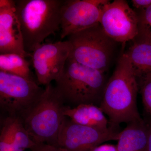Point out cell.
I'll list each match as a JSON object with an SVG mask.
<instances>
[{"instance_id": "obj_7", "label": "cell", "mask_w": 151, "mask_h": 151, "mask_svg": "<svg viewBox=\"0 0 151 151\" xmlns=\"http://www.w3.org/2000/svg\"><path fill=\"white\" fill-rule=\"evenodd\" d=\"M120 132L113 127L106 129L83 126L65 117L58 134V147L67 151H90L109 141H118Z\"/></svg>"}, {"instance_id": "obj_3", "label": "cell", "mask_w": 151, "mask_h": 151, "mask_svg": "<svg viewBox=\"0 0 151 151\" xmlns=\"http://www.w3.org/2000/svg\"><path fill=\"white\" fill-rule=\"evenodd\" d=\"M63 0H17L16 13L25 50L30 54L47 37L60 29Z\"/></svg>"}, {"instance_id": "obj_10", "label": "cell", "mask_w": 151, "mask_h": 151, "mask_svg": "<svg viewBox=\"0 0 151 151\" xmlns=\"http://www.w3.org/2000/svg\"><path fill=\"white\" fill-rule=\"evenodd\" d=\"M138 16L125 0H115L105 5L100 24L105 33L116 42L133 40L138 35Z\"/></svg>"}, {"instance_id": "obj_2", "label": "cell", "mask_w": 151, "mask_h": 151, "mask_svg": "<svg viewBox=\"0 0 151 151\" xmlns=\"http://www.w3.org/2000/svg\"><path fill=\"white\" fill-rule=\"evenodd\" d=\"M65 106L55 86L50 84L45 86L40 98L18 118L35 144L58 147Z\"/></svg>"}, {"instance_id": "obj_16", "label": "cell", "mask_w": 151, "mask_h": 151, "mask_svg": "<svg viewBox=\"0 0 151 151\" xmlns=\"http://www.w3.org/2000/svg\"><path fill=\"white\" fill-rule=\"evenodd\" d=\"M136 12L138 16V35L133 40L151 43V5Z\"/></svg>"}, {"instance_id": "obj_13", "label": "cell", "mask_w": 151, "mask_h": 151, "mask_svg": "<svg viewBox=\"0 0 151 151\" xmlns=\"http://www.w3.org/2000/svg\"><path fill=\"white\" fill-rule=\"evenodd\" d=\"M63 114L76 124L93 128L106 129L110 124L100 106L81 104L76 107L65 105Z\"/></svg>"}, {"instance_id": "obj_6", "label": "cell", "mask_w": 151, "mask_h": 151, "mask_svg": "<svg viewBox=\"0 0 151 151\" xmlns=\"http://www.w3.org/2000/svg\"><path fill=\"white\" fill-rule=\"evenodd\" d=\"M35 80L0 71V108L7 116L18 117L44 92Z\"/></svg>"}, {"instance_id": "obj_18", "label": "cell", "mask_w": 151, "mask_h": 151, "mask_svg": "<svg viewBox=\"0 0 151 151\" xmlns=\"http://www.w3.org/2000/svg\"><path fill=\"white\" fill-rule=\"evenodd\" d=\"M31 151H67L65 149L45 144H36Z\"/></svg>"}, {"instance_id": "obj_5", "label": "cell", "mask_w": 151, "mask_h": 151, "mask_svg": "<svg viewBox=\"0 0 151 151\" xmlns=\"http://www.w3.org/2000/svg\"><path fill=\"white\" fill-rule=\"evenodd\" d=\"M69 57L76 62L105 73L111 65L116 42L108 36L100 23L68 36Z\"/></svg>"}, {"instance_id": "obj_21", "label": "cell", "mask_w": 151, "mask_h": 151, "mask_svg": "<svg viewBox=\"0 0 151 151\" xmlns=\"http://www.w3.org/2000/svg\"><path fill=\"white\" fill-rule=\"evenodd\" d=\"M148 125V151H151V122Z\"/></svg>"}, {"instance_id": "obj_14", "label": "cell", "mask_w": 151, "mask_h": 151, "mask_svg": "<svg viewBox=\"0 0 151 151\" xmlns=\"http://www.w3.org/2000/svg\"><path fill=\"white\" fill-rule=\"evenodd\" d=\"M125 52L138 80L151 73V43L134 41Z\"/></svg>"}, {"instance_id": "obj_19", "label": "cell", "mask_w": 151, "mask_h": 151, "mask_svg": "<svg viewBox=\"0 0 151 151\" xmlns=\"http://www.w3.org/2000/svg\"><path fill=\"white\" fill-rule=\"evenodd\" d=\"M131 2L136 11L145 9L151 5V0H132Z\"/></svg>"}, {"instance_id": "obj_17", "label": "cell", "mask_w": 151, "mask_h": 151, "mask_svg": "<svg viewBox=\"0 0 151 151\" xmlns=\"http://www.w3.org/2000/svg\"><path fill=\"white\" fill-rule=\"evenodd\" d=\"M142 102L151 122V73L138 80Z\"/></svg>"}, {"instance_id": "obj_1", "label": "cell", "mask_w": 151, "mask_h": 151, "mask_svg": "<svg viewBox=\"0 0 151 151\" xmlns=\"http://www.w3.org/2000/svg\"><path fill=\"white\" fill-rule=\"evenodd\" d=\"M139 90L137 78L124 52L107 81L100 105L111 127L142 120L137 105Z\"/></svg>"}, {"instance_id": "obj_20", "label": "cell", "mask_w": 151, "mask_h": 151, "mask_svg": "<svg viewBox=\"0 0 151 151\" xmlns=\"http://www.w3.org/2000/svg\"><path fill=\"white\" fill-rule=\"evenodd\" d=\"M90 151H117L116 145L102 144L96 146Z\"/></svg>"}, {"instance_id": "obj_15", "label": "cell", "mask_w": 151, "mask_h": 151, "mask_svg": "<svg viewBox=\"0 0 151 151\" xmlns=\"http://www.w3.org/2000/svg\"><path fill=\"white\" fill-rule=\"evenodd\" d=\"M26 58L14 53L0 54V71L35 80Z\"/></svg>"}, {"instance_id": "obj_12", "label": "cell", "mask_w": 151, "mask_h": 151, "mask_svg": "<svg viewBox=\"0 0 151 151\" xmlns=\"http://www.w3.org/2000/svg\"><path fill=\"white\" fill-rule=\"evenodd\" d=\"M148 125L142 119L131 122L120 132L117 151H148Z\"/></svg>"}, {"instance_id": "obj_9", "label": "cell", "mask_w": 151, "mask_h": 151, "mask_svg": "<svg viewBox=\"0 0 151 151\" xmlns=\"http://www.w3.org/2000/svg\"><path fill=\"white\" fill-rule=\"evenodd\" d=\"M70 50V44L66 40L41 44L30 53L38 84L46 86L59 78Z\"/></svg>"}, {"instance_id": "obj_4", "label": "cell", "mask_w": 151, "mask_h": 151, "mask_svg": "<svg viewBox=\"0 0 151 151\" xmlns=\"http://www.w3.org/2000/svg\"><path fill=\"white\" fill-rule=\"evenodd\" d=\"M108 80L105 73L79 64L69 56L55 87L65 103L73 107L100 106Z\"/></svg>"}, {"instance_id": "obj_11", "label": "cell", "mask_w": 151, "mask_h": 151, "mask_svg": "<svg viewBox=\"0 0 151 151\" xmlns=\"http://www.w3.org/2000/svg\"><path fill=\"white\" fill-rule=\"evenodd\" d=\"M9 53L30 57L24 50L15 1L0 0V54Z\"/></svg>"}, {"instance_id": "obj_8", "label": "cell", "mask_w": 151, "mask_h": 151, "mask_svg": "<svg viewBox=\"0 0 151 151\" xmlns=\"http://www.w3.org/2000/svg\"><path fill=\"white\" fill-rule=\"evenodd\" d=\"M108 0H63L61 12V39L96 25Z\"/></svg>"}]
</instances>
